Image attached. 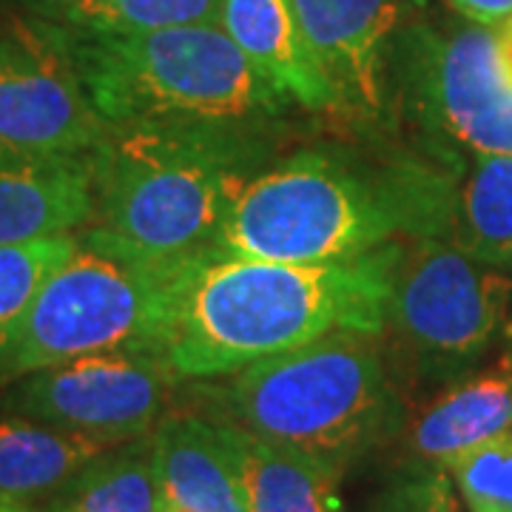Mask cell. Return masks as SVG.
Instances as JSON below:
<instances>
[{"label":"cell","instance_id":"obj_29","mask_svg":"<svg viewBox=\"0 0 512 512\" xmlns=\"http://www.w3.org/2000/svg\"><path fill=\"white\" fill-rule=\"evenodd\" d=\"M410 3H413L416 9H424V3H427V0H410Z\"/></svg>","mask_w":512,"mask_h":512},{"label":"cell","instance_id":"obj_13","mask_svg":"<svg viewBox=\"0 0 512 512\" xmlns=\"http://www.w3.org/2000/svg\"><path fill=\"white\" fill-rule=\"evenodd\" d=\"M163 501L188 512H248L237 430L214 416L174 413L151 430Z\"/></svg>","mask_w":512,"mask_h":512},{"label":"cell","instance_id":"obj_10","mask_svg":"<svg viewBox=\"0 0 512 512\" xmlns=\"http://www.w3.org/2000/svg\"><path fill=\"white\" fill-rule=\"evenodd\" d=\"M109 137L72 57L40 18L0 20V143L83 154Z\"/></svg>","mask_w":512,"mask_h":512},{"label":"cell","instance_id":"obj_7","mask_svg":"<svg viewBox=\"0 0 512 512\" xmlns=\"http://www.w3.org/2000/svg\"><path fill=\"white\" fill-rule=\"evenodd\" d=\"M512 274L453 239H407L393 265L387 325L413 379L453 384L484 365L504 339Z\"/></svg>","mask_w":512,"mask_h":512},{"label":"cell","instance_id":"obj_11","mask_svg":"<svg viewBox=\"0 0 512 512\" xmlns=\"http://www.w3.org/2000/svg\"><path fill=\"white\" fill-rule=\"evenodd\" d=\"M291 6L333 92V111L362 126H393V46L413 3L291 0Z\"/></svg>","mask_w":512,"mask_h":512},{"label":"cell","instance_id":"obj_27","mask_svg":"<svg viewBox=\"0 0 512 512\" xmlns=\"http://www.w3.org/2000/svg\"><path fill=\"white\" fill-rule=\"evenodd\" d=\"M504 342H507V353H512V313H510V322H507V333H504Z\"/></svg>","mask_w":512,"mask_h":512},{"label":"cell","instance_id":"obj_17","mask_svg":"<svg viewBox=\"0 0 512 512\" xmlns=\"http://www.w3.org/2000/svg\"><path fill=\"white\" fill-rule=\"evenodd\" d=\"M234 430L248 512H339L342 470L296 447Z\"/></svg>","mask_w":512,"mask_h":512},{"label":"cell","instance_id":"obj_26","mask_svg":"<svg viewBox=\"0 0 512 512\" xmlns=\"http://www.w3.org/2000/svg\"><path fill=\"white\" fill-rule=\"evenodd\" d=\"M0 512H26L23 504H12V501H0Z\"/></svg>","mask_w":512,"mask_h":512},{"label":"cell","instance_id":"obj_19","mask_svg":"<svg viewBox=\"0 0 512 512\" xmlns=\"http://www.w3.org/2000/svg\"><path fill=\"white\" fill-rule=\"evenodd\" d=\"M163 487L154 467L151 433L97 456L55 495L52 512H160Z\"/></svg>","mask_w":512,"mask_h":512},{"label":"cell","instance_id":"obj_15","mask_svg":"<svg viewBox=\"0 0 512 512\" xmlns=\"http://www.w3.org/2000/svg\"><path fill=\"white\" fill-rule=\"evenodd\" d=\"M220 26L248 63L308 111H333V92L302 37L291 0H222Z\"/></svg>","mask_w":512,"mask_h":512},{"label":"cell","instance_id":"obj_20","mask_svg":"<svg viewBox=\"0 0 512 512\" xmlns=\"http://www.w3.org/2000/svg\"><path fill=\"white\" fill-rule=\"evenodd\" d=\"M77 251V234L0 245V362L49 276Z\"/></svg>","mask_w":512,"mask_h":512},{"label":"cell","instance_id":"obj_4","mask_svg":"<svg viewBox=\"0 0 512 512\" xmlns=\"http://www.w3.org/2000/svg\"><path fill=\"white\" fill-rule=\"evenodd\" d=\"M52 32L109 128L200 126L274 137L293 103L256 72L220 23L143 35L52 23Z\"/></svg>","mask_w":512,"mask_h":512},{"label":"cell","instance_id":"obj_2","mask_svg":"<svg viewBox=\"0 0 512 512\" xmlns=\"http://www.w3.org/2000/svg\"><path fill=\"white\" fill-rule=\"evenodd\" d=\"M402 242L373 254L293 265L211 248L188 279L165 359L180 379H222L333 330L379 336Z\"/></svg>","mask_w":512,"mask_h":512},{"label":"cell","instance_id":"obj_24","mask_svg":"<svg viewBox=\"0 0 512 512\" xmlns=\"http://www.w3.org/2000/svg\"><path fill=\"white\" fill-rule=\"evenodd\" d=\"M74 3H80V0H23L29 15L40 20H60Z\"/></svg>","mask_w":512,"mask_h":512},{"label":"cell","instance_id":"obj_21","mask_svg":"<svg viewBox=\"0 0 512 512\" xmlns=\"http://www.w3.org/2000/svg\"><path fill=\"white\" fill-rule=\"evenodd\" d=\"M220 15L222 0H80L52 23L100 35H143L220 23Z\"/></svg>","mask_w":512,"mask_h":512},{"label":"cell","instance_id":"obj_23","mask_svg":"<svg viewBox=\"0 0 512 512\" xmlns=\"http://www.w3.org/2000/svg\"><path fill=\"white\" fill-rule=\"evenodd\" d=\"M458 15L470 23L498 29L504 20L512 18V0H447Z\"/></svg>","mask_w":512,"mask_h":512},{"label":"cell","instance_id":"obj_9","mask_svg":"<svg viewBox=\"0 0 512 512\" xmlns=\"http://www.w3.org/2000/svg\"><path fill=\"white\" fill-rule=\"evenodd\" d=\"M177 382L183 379L157 350L89 353L20 376L3 407L12 416L123 444L157 427Z\"/></svg>","mask_w":512,"mask_h":512},{"label":"cell","instance_id":"obj_22","mask_svg":"<svg viewBox=\"0 0 512 512\" xmlns=\"http://www.w3.org/2000/svg\"><path fill=\"white\" fill-rule=\"evenodd\" d=\"M444 470L467 512H512V430L461 453Z\"/></svg>","mask_w":512,"mask_h":512},{"label":"cell","instance_id":"obj_5","mask_svg":"<svg viewBox=\"0 0 512 512\" xmlns=\"http://www.w3.org/2000/svg\"><path fill=\"white\" fill-rule=\"evenodd\" d=\"M214 419L296 447L336 470L402 427L404 410L376 336L333 330L200 387Z\"/></svg>","mask_w":512,"mask_h":512},{"label":"cell","instance_id":"obj_12","mask_svg":"<svg viewBox=\"0 0 512 512\" xmlns=\"http://www.w3.org/2000/svg\"><path fill=\"white\" fill-rule=\"evenodd\" d=\"M94 151L46 154L0 143V245L83 231L94 214Z\"/></svg>","mask_w":512,"mask_h":512},{"label":"cell","instance_id":"obj_14","mask_svg":"<svg viewBox=\"0 0 512 512\" xmlns=\"http://www.w3.org/2000/svg\"><path fill=\"white\" fill-rule=\"evenodd\" d=\"M512 430V353L447 384L410 424V456L447 467L487 439Z\"/></svg>","mask_w":512,"mask_h":512},{"label":"cell","instance_id":"obj_1","mask_svg":"<svg viewBox=\"0 0 512 512\" xmlns=\"http://www.w3.org/2000/svg\"><path fill=\"white\" fill-rule=\"evenodd\" d=\"M461 171L427 148L387 160L350 148L293 151L245 183L214 248L328 265L404 239H453Z\"/></svg>","mask_w":512,"mask_h":512},{"label":"cell","instance_id":"obj_18","mask_svg":"<svg viewBox=\"0 0 512 512\" xmlns=\"http://www.w3.org/2000/svg\"><path fill=\"white\" fill-rule=\"evenodd\" d=\"M453 242L512 274V154H470L461 171Z\"/></svg>","mask_w":512,"mask_h":512},{"label":"cell","instance_id":"obj_25","mask_svg":"<svg viewBox=\"0 0 512 512\" xmlns=\"http://www.w3.org/2000/svg\"><path fill=\"white\" fill-rule=\"evenodd\" d=\"M495 40H498V55H501V63H504V72L512 80V18L498 26Z\"/></svg>","mask_w":512,"mask_h":512},{"label":"cell","instance_id":"obj_16","mask_svg":"<svg viewBox=\"0 0 512 512\" xmlns=\"http://www.w3.org/2000/svg\"><path fill=\"white\" fill-rule=\"evenodd\" d=\"M114 444L46 421L0 419V501L57 495Z\"/></svg>","mask_w":512,"mask_h":512},{"label":"cell","instance_id":"obj_28","mask_svg":"<svg viewBox=\"0 0 512 512\" xmlns=\"http://www.w3.org/2000/svg\"><path fill=\"white\" fill-rule=\"evenodd\" d=\"M160 512H188V510H180V507H174V504H165V501H163Z\"/></svg>","mask_w":512,"mask_h":512},{"label":"cell","instance_id":"obj_3","mask_svg":"<svg viewBox=\"0 0 512 512\" xmlns=\"http://www.w3.org/2000/svg\"><path fill=\"white\" fill-rule=\"evenodd\" d=\"M271 146V134L234 128H109L94 148L92 222L77 237L146 262L205 254Z\"/></svg>","mask_w":512,"mask_h":512},{"label":"cell","instance_id":"obj_8","mask_svg":"<svg viewBox=\"0 0 512 512\" xmlns=\"http://www.w3.org/2000/svg\"><path fill=\"white\" fill-rule=\"evenodd\" d=\"M390 69L396 117L419 128L427 151L453 165L464 154H512V80L493 29L404 23Z\"/></svg>","mask_w":512,"mask_h":512},{"label":"cell","instance_id":"obj_6","mask_svg":"<svg viewBox=\"0 0 512 512\" xmlns=\"http://www.w3.org/2000/svg\"><path fill=\"white\" fill-rule=\"evenodd\" d=\"M200 256L146 262L111 254L77 237V251L37 293L0 362V376L20 379L89 353H165Z\"/></svg>","mask_w":512,"mask_h":512}]
</instances>
